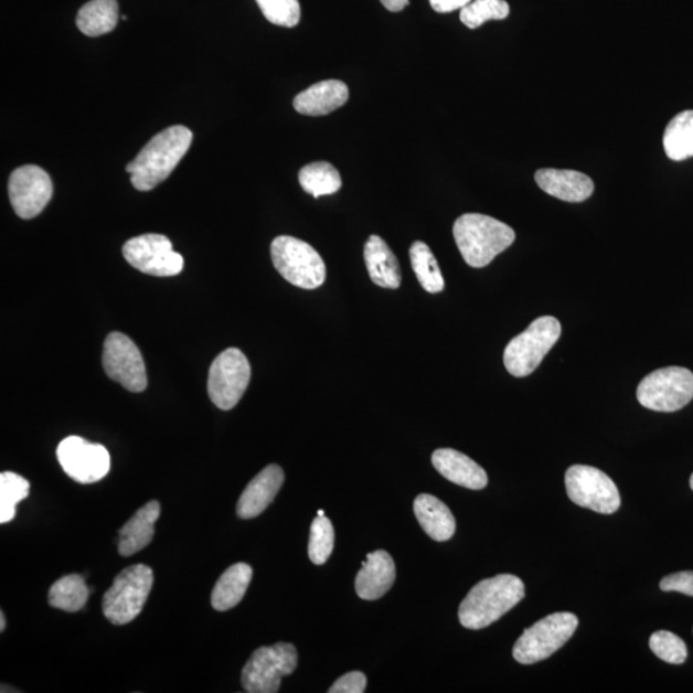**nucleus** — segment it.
<instances>
[{"mask_svg":"<svg viewBox=\"0 0 693 693\" xmlns=\"http://www.w3.org/2000/svg\"><path fill=\"white\" fill-rule=\"evenodd\" d=\"M192 141L193 134L185 126H171L157 134L136 160L126 167L132 186L140 192H148L163 183L186 154Z\"/></svg>","mask_w":693,"mask_h":693,"instance_id":"nucleus-1","label":"nucleus"},{"mask_svg":"<svg viewBox=\"0 0 693 693\" xmlns=\"http://www.w3.org/2000/svg\"><path fill=\"white\" fill-rule=\"evenodd\" d=\"M524 596V583L513 574H500L479 582L460 605V623L476 631L490 627L522 601Z\"/></svg>","mask_w":693,"mask_h":693,"instance_id":"nucleus-2","label":"nucleus"},{"mask_svg":"<svg viewBox=\"0 0 693 693\" xmlns=\"http://www.w3.org/2000/svg\"><path fill=\"white\" fill-rule=\"evenodd\" d=\"M454 236L465 263L480 269L507 250L516 235L509 225L491 216L465 214L456 220Z\"/></svg>","mask_w":693,"mask_h":693,"instance_id":"nucleus-3","label":"nucleus"},{"mask_svg":"<svg viewBox=\"0 0 693 693\" xmlns=\"http://www.w3.org/2000/svg\"><path fill=\"white\" fill-rule=\"evenodd\" d=\"M153 572L145 564L131 565L114 580L104 597L105 617L115 626H125L136 619L153 587Z\"/></svg>","mask_w":693,"mask_h":693,"instance_id":"nucleus-4","label":"nucleus"},{"mask_svg":"<svg viewBox=\"0 0 693 693\" xmlns=\"http://www.w3.org/2000/svg\"><path fill=\"white\" fill-rule=\"evenodd\" d=\"M271 258L275 269L290 285L303 289H317L324 285V259L309 243L294 236H278L271 243Z\"/></svg>","mask_w":693,"mask_h":693,"instance_id":"nucleus-5","label":"nucleus"},{"mask_svg":"<svg viewBox=\"0 0 693 693\" xmlns=\"http://www.w3.org/2000/svg\"><path fill=\"white\" fill-rule=\"evenodd\" d=\"M562 335L561 321L542 317L511 341L503 352V364L511 375H531Z\"/></svg>","mask_w":693,"mask_h":693,"instance_id":"nucleus-6","label":"nucleus"},{"mask_svg":"<svg viewBox=\"0 0 693 693\" xmlns=\"http://www.w3.org/2000/svg\"><path fill=\"white\" fill-rule=\"evenodd\" d=\"M578 625V618L572 612L551 614L519 637L513 649L514 659L525 665L548 659L571 640Z\"/></svg>","mask_w":693,"mask_h":693,"instance_id":"nucleus-7","label":"nucleus"},{"mask_svg":"<svg viewBox=\"0 0 693 693\" xmlns=\"http://www.w3.org/2000/svg\"><path fill=\"white\" fill-rule=\"evenodd\" d=\"M298 653L294 644L263 646L252 653L242 671V686L248 693H275L281 679L295 673Z\"/></svg>","mask_w":693,"mask_h":693,"instance_id":"nucleus-8","label":"nucleus"},{"mask_svg":"<svg viewBox=\"0 0 693 693\" xmlns=\"http://www.w3.org/2000/svg\"><path fill=\"white\" fill-rule=\"evenodd\" d=\"M693 398V373L681 366L655 370L644 376L637 388V399L643 407L658 413H674Z\"/></svg>","mask_w":693,"mask_h":693,"instance_id":"nucleus-9","label":"nucleus"},{"mask_svg":"<svg viewBox=\"0 0 693 693\" xmlns=\"http://www.w3.org/2000/svg\"><path fill=\"white\" fill-rule=\"evenodd\" d=\"M569 499L580 508L610 515L620 508V494L612 479L600 469L588 465H573L565 475Z\"/></svg>","mask_w":693,"mask_h":693,"instance_id":"nucleus-10","label":"nucleus"},{"mask_svg":"<svg viewBox=\"0 0 693 693\" xmlns=\"http://www.w3.org/2000/svg\"><path fill=\"white\" fill-rule=\"evenodd\" d=\"M250 381V365L238 349H227L212 362L209 374V396L218 408L238 405Z\"/></svg>","mask_w":693,"mask_h":693,"instance_id":"nucleus-11","label":"nucleus"},{"mask_svg":"<svg viewBox=\"0 0 693 693\" xmlns=\"http://www.w3.org/2000/svg\"><path fill=\"white\" fill-rule=\"evenodd\" d=\"M126 262L141 273L153 277H175L183 271L184 258L173 250L168 236L145 234L124 244Z\"/></svg>","mask_w":693,"mask_h":693,"instance_id":"nucleus-12","label":"nucleus"},{"mask_svg":"<svg viewBox=\"0 0 693 693\" xmlns=\"http://www.w3.org/2000/svg\"><path fill=\"white\" fill-rule=\"evenodd\" d=\"M57 459L66 475L81 484L99 482L111 469V458L105 446L76 436L62 440L57 447Z\"/></svg>","mask_w":693,"mask_h":693,"instance_id":"nucleus-13","label":"nucleus"},{"mask_svg":"<svg viewBox=\"0 0 693 693\" xmlns=\"http://www.w3.org/2000/svg\"><path fill=\"white\" fill-rule=\"evenodd\" d=\"M104 367L113 381L129 392L140 393L147 388L145 360L136 343L122 333H111L106 338Z\"/></svg>","mask_w":693,"mask_h":693,"instance_id":"nucleus-14","label":"nucleus"},{"mask_svg":"<svg viewBox=\"0 0 693 693\" xmlns=\"http://www.w3.org/2000/svg\"><path fill=\"white\" fill-rule=\"evenodd\" d=\"M12 207L21 218L42 214L53 195L51 177L43 169L26 164L12 172L8 183Z\"/></svg>","mask_w":693,"mask_h":693,"instance_id":"nucleus-15","label":"nucleus"},{"mask_svg":"<svg viewBox=\"0 0 693 693\" xmlns=\"http://www.w3.org/2000/svg\"><path fill=\"white\" fill-rule=\"evenodd\" d=\"M285 483V471L278 465H269L252 479L243 491L236 514L242 519H254L269 508Z\"/></svg>","mask_w":693,"mask_h":693,"instance_id":"nucleus-16","label":"nucleus"},{"mask_svg":"<svg viewBox=\"0 0 693 693\" xmlns=\"http://www.w3.org/2000/svg\"><path fill=\"white\" fill-rule=\"evenodd\" d=\"M396 580V565L387 551L377 550L362 563L356 582V593L362 600H377L392 588Z\"/></svg>","mask_w":693,"mask_h":693,"instance_id":"nucleus-17","label":"nucleus"},{"mask_svg":"<svg viewBox=\"0 0 693 693\" xmlns=\"http://www.w3.org/2000/svg\"><path fill=\"white\" fill-rule=\"evenodd\" d=\"M534 179L543 192L565 202L586 201L595 191L593 179L574 170L541 169Z\"/></svg>","mask_w":693,"mask_h":693,"instance_id":"nucleus-18","label":"nucleus"},{"mask_svg":"<svg viewBox=\"0 0 693 693\" xmlns=\"http://www.w3.org/2000/svg\"><path fill=\"white\" fill-rule=\"evenodd\" d=\"M431 462L440 476L455 484L475 491L483 490L488 484L486 470L469 456L452 448H439L433 452Z\"/></svg>","mask_w":693,"mask_h":693,"instance_id":"nucleus-19","label":"nucleus"},{"mask_svg":"<svg viewBox=\"0 0 693 693\" xmlns=\"http://www.w3.org/2000/svg\"><path fill=\"white\" fill-rule=\"evenodd\" d=\"M349 86L340 81H326L299 93L294 100L298 114L326 116L341 108L349 100Z\"/></svg>","mask_w":693,"mask_h":693,"instance_id":"nucleus-20","label":"nucleus"},{"mask_svg":"<svg viewBox=\"0 0 693 693\" xmlns=\"http://www.w3.org/2000/svg\"><path fill=\"white\" fill-rule=\"evenodd\" d=\"M161 515L160 502L149 501L121 527L118 553L128 557L139 553L152 542L154 524Z\"/></svg>","mask_w":693,"mask_h":693,"instance_id":"nucleus-21","label":"nucleus"},{"mask_svg":"<svg viewBox=\"0 0 693 693\" xmlns=\"http://www.w3.org/2000/svg\"><path fill=\"white\" fill-rule=\"evenodd\" d=\"M414 513L425 533L431 540L446 542L452 539L456 520L446 503L435 495L423 493L414 502Z\"/></svg>","mask_w":693,"mask_h":693,"instance_id":"nucleus-22","label":"nucleus"},{"mask_svg":"<svg viewBox=\"0 0 693 693\" xmlns=\"http://www.w3.org/2000/svg\"><path fill=\"white\" fill-rule=\"evenodd\" d=\"M364 257L370 278L374 285L388 289L399 288L398 259L381 236L370 235L365 243Z\"/></svg>","mask_w":693,"mask_h":693,"instance_id":"nucleus-23","label":"nucleus"},{"mask_svg":"<svg viewBox=\"0 0 693 693\" xmlns=\"http://www.w3.org/2000/svg\"><path fill=\"white\" fill-rule=\"evenodd\" d=\"M254 577V569L248 564L238 563L231 566L218 578L211 595V604L217 611H226L235 608L246 595Z\"/></svg>","mask_w":693,"mask_h":693,"instance_id":"nucleus-24","label":"nucleus"},{"mask_svg":"<svg viewBox=\"0 0 693 693\" xmlns=\"http://www.w3.org/2000/svg\"><path fill=\"white\" fill-rule=\"evenodd\" d=\"M118 21L117 0H90L77 13V28L88 36H100L116 28Z\"/></svg>","mask_w":693,"mask_h":693,"instance_id":"nucleus-25","label":"nucleus"},{"mask_svg":"<svg viewBox=\"0 0 693 693\" xmlns=\"http://www.w3.org/2000/svg\"><path fill=\"white\" fill-rule=\"evenodd\" d=\"M663 145L669 159L683 161L693 157V111L676 115L667 126Z\"/></svg>","mask_w":693,"mask_h":693,"instance_id":"nucleus-26","label":"nucleus"},{"mask_svg":"<svg viewBox=\"0 0 693 693\" xmlns=\"http://www.w3.org/2000/svg\"><path fill=\"white\" fill-rule=\"evenodd\" d=\"M88 600V586L77 574L58 579L50 589L49 601L54 609L76 612L82 610Z\"/></svg>","mask_w":693,"mask_h":693,"instance_id":"nucleus-27","label":"nucleus"},{"mask_svg":"<svg viewBox=\"0 0 693 693\" xmlns=\"http://www.w3.org/2000/svg\"><path fill=\"white\" fill-rule=\"evenodd\" d=\"M299 184L303 191L310 193L314 199L321 195H330L340 191L342 178L332 163L320 161L307 164L299 171Z\"/></svg>","mask_w":693,"mask_h":693,"instance_id":"nucleus-28","label":"nucleus"},{"mask_svg":"<svg viewBox=\"0 0 693 693\" xmlns=\"http://www.w3.org/2000/svg\"><path fill=\"white\" fill-rule=\"evenodd\" d=\"M413 270L420 286L429 294H439L445 289V279L435 255L424 242H415L409 248Z\"/></svg>","mask_w":693,"mask_h":693,"instance_id":"nucleus-29","label":"nucleus"},{"mask_svg":"<svg viewBox=\"0 0 693 693\" xmlns=\"http://www.w3.org/2000/svg\"><path fill=\"white\" fill-rule=\"evenodd\" d=\"M30 483L25 478L12 471L0 475V523L12 522L15 508L29 498Z\"/></svg>","mask_w":693,"mask_h":693,"instance_id":"nucleus-30","label":"nucleus"},{"mask_svg":"<svg viewBox=\"0 0 693 693\" xmlns=\"http://www.w3.org/2000/svg\"><path fill=\"white\" fill-rule=\"evenodd\" d=\"M510 13L507 0H476L463 7L460 20L469 29H478L491 20H505Z\"/></svg>","mask_w":693,"mask_h":693,"instance_id":"nucleus-31","label":"nucleus"},{"mask_svg":"<svg viewBox=\"0 0 693 693\" xmlns=\"http://www.w3.org/2000/svg\"><path fill=\"white\" fill-rule=\"evenodd\" d=\"M334 527L327 516L314 518L309 541V556L314 565H322L333 553Z\"/></svg>","mask_w":693,"mask_h":693,"instance_id":"nucleus-32","label":"nucleus"},{"mask_svg":"<svg viewBox=\"0 0 693 693\" xmlns=\"http://www.w3.org/2000/svg\"><path fill=\"white\" fill-rule=\"evenodd\" d=\"M650 649L655 655L669 664L680 665L687 660L689 650L681 637L658 631L650 637Z\"/></svg>","mask_w":693,"mask_h":693,"instance_id":"nucleus-33","label":"nucleus"},{"mask_svg":"<svg viewBox=\"0 0 693 693\" xmlns=\"http://www.w3.org/2000/svg\"><path fill=\"white\" fill-rule=\"evenodd\" d=\"M259 10L274 25L295 28L301 20V6L298 0H256Z\"/></svg>","mask_w":693,"mask_h":693,"instance_id":"nucleus-34","label":"nucleus"},{"mask_svg":"<svg viewBox=\"0 0 693 693\" xmlns=\"http://www.w3.org/2000/svg\"><path fill=\"white\" fill-rule=\"evenodd\" d=\"M660 589L693 597V572H680L667 576L661 579Z\"/></svg>","mask_w":693,"mask_h":693,"instance_id":"nucleus-35","label":"nucleus"},{"mask_svg":"<svg viewBox=\"0 0 693 693\" xmlns=\"http://www.w3.org/2000/svg\"><path fill=\"white\" fill-rule=\"evenodd\" d=\"M367 680L366 675L361 672L346 673L338 680L332 687L329 689V693H362L366 691Z\"/></svg>","mask_w":693,"mask_h":693,"instance_id":"nucleus-36","label":"nucleus"},{"mask_svg":"<svg viewBox=\"0 0 693 693\" xmlns=\"http://www.w3.org/2000/svg\"><path fill=\"white\" fill-rule=\"evenodd\" d=\"M433 10L438 13H450L462 10L471 0H429Z\"/></svg>","mask_w":693,"mask_h":693,"instance_id":"nucleus-37","label":"nucleus"},{"mask_svg":"<svg viewBox=\"0 0 693 693\" xmlns=\"http://www.w3.org/2000/svg\"><path fill=\"white\" fill-rule=\"evenodd\" d=\"M381 2L391 12H401L408 6V0H381Z\"/></svg>","mask_w":693,"mask_h":693,"instance_id":"nucleus-38","label":"nucleus"},{"mask_svg":"<svg viewBox=\"0 0 693 693\" xmlns=\"http://www.w3.org/2000/svg\"><path fill=\"white\" fill-rule=\"evenodd\" d=\"M6 629V617L3 612H0V631H4Z\"/></svg>","mask_w":693,"mask_h":693,"instance_id":"nucleus-39","label":"nucleus"},{"mask_svg":"<svg viewBox=\"0 0 693 693\" xmlns=\"http://www.w3.org/2000/svg\"><path fill=\"white\" fill-rule=\"evenodd\" d=\"M318 516H326V515H324V511L319 510V511H318Z\"/></svg>","mask_w":693,"mask_h":693,"instance_id":"nucleus-40","label":"nucleus"},{"mask_svg":"<svg viewBox=\"0 0 693 693\" xmlns=\"http://www.w3.org/2000/svg\"><path fill=\"white\" fill-rule=\"evenodd\" d=\"M690 486H691V490L693 491V475L691 476V479H690Z\"/></svg>","mask_w":693,"mask_h":693,"instance_id":"nucleus-41","label":"nucleus"}]
</instances>
